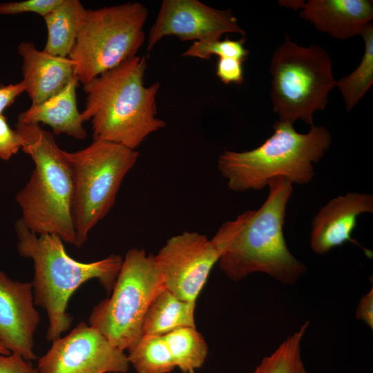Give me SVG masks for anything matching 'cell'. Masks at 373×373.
I'll use <instances>...</instances> for the list:
<instances>
[{"mask_svg": "<svg viewBox=\"0 0 373 373\" xmlns=\"http://www.w3.org/2000/svg\"><path fill=\"white\" fill-rule=\"evenodd\" d=\"M267 186L269 195L258 209L224 222L211 240L220 253V269L231 280L261 272L282 284L292 285L307 271L289 250L283 233L292 183L278 176Z\"/></svg>", "mask_w": 373, "mask_h": 373, "instance_id": "cell-1", "label": "cell"}, {"mask_svg": "<svg viewBox=\"0 0 373 373\" xmlns=\"http://www.w3.org/2000/svg\"><path fill=\"white\" fill-rule=\"evenodd\" d=\"M144 56H135L83 85L86 95L81 112L90 121L93 140L136 150L151 133L166 126L157 117L160 82L144 84Z\"/></svg>", "mask_w": 373, "mask_h": 373, "instance_id": "cell-2", "label": "cell"}, {"mask_svg": "<svg viewBox=\"0 0 373 373\" xmlns=\"http://www.w3.org/2000/svg\"><path fill=\"white\" fill-rule=\"evenodd\" d=\"M15 228L19 254L33 261L34 303L46 312L49 326L46 338L52 341L70 327L73 318L66 309L73 294L83 283L97 279L111 294L123 258L111 254L97 261L79 262L68 255L59 236L37 234L21 218L15 222Z\"/></svg>", "mask_w": 373, "mask_h": 373, "instance_id": "cell-3", "label": "cell"}, {"mask_svg": "<svg viewBox=\"0 0 373 373\" xmlns=\"http://www.w3.org/2000/svg\"><path fill=\"white\" fill-rule=\"evenodd\" d=\"M23 138V152L35 168L15 198L21 209L20 218L37 234H53L64 242L75 245L73 216V176L64 151L54 135L38 124L17 122Z\"/></svg>", "mask_w": 373, "mask_h": 373, "instance_id": "cell-4", "label": "cell"}, {"mask_svg": "<svg viewBox=\"0 0 373 373\" xmlns=\"http://www.w3.org/2000/svg\"><path fill=\"white\" fill-rule=\"evenodd\" d=\"M274 133L260 146L247 151L225 150L220 154L218 167L229 189L244 192L259 191L274 178H286L292 184L309 183L318 162L332 143L323 126L298 133L294 124L278 120Z\"/></svg>", "mask_w": 373, "mask_h": 373, "instance_id": "cell-5", "label": "cell"}, {"mask_svg": "<svg viewBox=\"0 0 373 373\" xmlns=\"http://www.w3.org/2000/svg\"><path fill=\"white\" fill-rule=\"evenodd\" d=\"M332 60L321 46H302L287 35L271 57L270 97L278 120L300 119L310 127L314 114L324 110L336 86Z\"/></svg>", "mask_w": 373, "mask_h": 373, "instance_id": "cell-6", "label": "cell"}, {"mask_svg": "<svg viewBox=\"0 0 373 373\" xmlns=\"http://www.w3.org/2000/svg\"><path fill=\"white\" fill-rule=\"evenodd\" d=\"M148 16V8L137 1L86 8L68 56L78 82L84 85L137 56Z\"/></svg>", "mask_w": 373, "mask_h": 373, "instance_id": "cell-7", "label": "cell"}, {"mask_svg": "<svg viewBox=\"0 0 373 373\" xmlns=\"http://www.w3.org/2000/svg\"><path fill=\"white\" fill-rule=\"evenodd\" d=\"M64 154L73 176L75 245L81 247L114 205L122 182L140 153L116 143L93 140L86 148L64 151Z\"/></svg>", "mask_w": 373, "mask_h": 373, "instance_id": "cell-8", "label": "cell"}, {"mask_svg": "<svg viewBox=\"0 0 373 373\" xmlns=\"http://www.w3.org/2000/svg\"><path fill=\"white\" fill-rule=\"evenodd\" d=\"M164 288L155 256L132 248L123 259L111 296L93 308L89 325L124 351L142 336L147 309Z\"/></svg>", "mask_w": 373, "mask_h": 373, "instance_id": "cell-9", "label": "cell"}, {"mask_svg": "<svg viewBox=\"0 0 373 373\" xmlns=\"http://www.w3.org/2000/svg\"><path fill=\"white\" fill-rule=\"evenodd\" d=\"M52 342L39 358V373H126L128 370L124 351L84 322Z\"/></svg>", "mask_w": 373, "mask_h": 373, "instance_id": "cell-10", "label": "cell"}, {"mask_svg": "<svg viewBox=\"0 0 373 373\" xmlns=\"http://www.w3.org/2000/svg\"><path fill=\"white\" fill-rule=\"evenodd\" d=\"M219 258L211 239L186 231L171 237L155 256L165 289L191 303H196Z\"/></svg>", "mask_w": 373, "mask_h": 373, "instance_id": "cell-11", "label": "cell"}, {"mask_svg": "<svg viewBox=\"0 0 373 373\" xmlns=\"http://www.w3.org/2000/svg\"><path fill=\"white\" fill-rule=\"evenodd\" d=\"M227 33L245 35L231 10L216 9L198 0H163L149 33L146 51L167 36L211 42Z\"/></svg>", "mask_w": 373, "mask_h": 373, "instance_id": "cell-12", "label": "cell"}, {"mask_svg": "<svg viewBox=\"0 0 373 373\" xmlns=\"http://www.w3.org/2000/svg\"><path fill=\"white\" fill-rule=\"evenodd\" d=\"M39 321L32 283L14 280L0 271V343L10 353L35 360L34 334Z\"/></svg>", "mask_w": 373, "mask_h": 373, "instance_id": "cell-13", "label": "cell"}, {"mask_svg": "<svg viewBox=\"0 0 373 373\" xmlns=\"http://www.w3.org/2000/svg\"><path fill=\"white\" fill-rule=\"evenodd\" d=\"M373 213V196L369 193L349 192L332 199L314 216L312 223L310 247L319 255L328 253L347 242L361 247L352 238L358 217ZM369 254L370 252L361 247Z\"/></svg>", "mask_w": 373, "mask_h": 373, "instance_id": "cell-14", "label": "cell"}, {"mask_svg": "<svg viewBox=\"0 0 373 373\" xmlns=\"http://www.w3.org/2000/svg\"><path fill=\"white\" fill-rule=\"evenodd\" d=\"M17 51L22 58L21 83L31 104L41 103L56 95L75 75L69 57L40 50L31 41L21 42Z\"/></svg>", "mask_w": 373, "mask_h": 373, "instance_id": "cell-15", "label": "cell"}, {"mask_svg": "<svg viewBox=\"0 0 373 373\" xmlns=\"http://www.w3.org/2000/svg\"><path fill=\"white\" fill-rule=\"evenodd\" d=\"M318 30L339 39L360 35L373 18L370 0H309L300 12Z\"/></svg>", "mask_w": 373, "mask_h": 373, "instance_id": "cell-16", "label": "cell"}, {"mask_svg": "<svg viewBox=\"0 0 373 373\" xmlns=\"http://www.w3.org/2000/svg\"><path fill=\"white\" fill-rule=\"evenodd\" d=\"M79 84L74 75L58 93L47 100L30 106L18 115L17 122L23 124H44L53 134H66L77 140L86 137L82 113L77 101Z\"/></svg>", "mask_w": 373, "mask_h": 373, "instance_id": "cell-17", "label": "cell"}, {"mask_svg": "<svg viewBox=\"0 0 373 373\" xmlns=\"http://www.w3.org/2000/svg\"><path fill=\"white\" fill-rule=\"evenodd\" d=\"M196 303L184 301L164 289L150 303L145 314L142 335L164 336L182 327H195Z\"/></svg>", "mask_w": 373, "mask_h": 373, "instance_id": "cell-18", "label": "cell"}, {"mask_svg": "<svg viewBox=\"0 0 373 373\" xmlns=\"http://www.w3.org/2000/svg\"><path fill=\"white\" fill-rule=\"evenodd\" d=\"M86 10L79 0H63L44 17L47 28L44 50L53 55L68 57L76 43Z\"/></svg>", "mask_w": 373, "mask_h": 373, "instance_id": "cell-19", "label": "cell"}, {"mask_svg": "<svg viewBox=\"0 0 373 373\" xmlns=\"http://www.w3.org/2000/svg\"><path fill=\"white\" fill-rule=\"evenodd\" d=\"M175 367L183 373H195L204 363L208 345L195 327H182L163 336Z\"/></svg>", "mask_w": 373, "mask_h": 373, "instance_id": "cell-20", "label": "cell"}, {"mask_svg": "<svg viewBox=\"0 0 373 373\" xmlns=\"http://www.w3.org/2000/svg\"><path fill=\"white\" fill-rule=\"evenodd\" d=\"M365 50L359 65L351 73L336 81L347 111H350L369 90L373 83V25L367 24L360 35Z\"/></svg>", "mask_w": 373, "mask_h": 373, "instance_id": "cell-21", "label": "cell"}, {"mask_svg": "<svg viewBox=\"0 0 373 373\" xmlns=\"http://www.w3.org/2000/svg\"><path fill=\"white\" fill-rule=\"evenodd\" d=\"M127 350L137 373H170L175 367L163 336L142 334Z\"/></svg>", "mask_w": 373, "mask_h": 373, "instance_id": "cell-22", "label": "cell"}, {"mask_svg": "<svg viewBox=\"0 0 373 373\" xmlns=\"http://www.w3.org/2000/svg\"><path fill=\"white\" fill-rule=\"evenodd\" d=\"M309 326V321L304 323L264 357L252 373H307L302 359L301 343Z\"/></svg>", "mask_w": 373, "mask_h": 373, "instance_id": "cell-23", "label": "cell"}, {"mask_svg": "<svg viewBox=\"0 0 373 373\" xmlns=\"http://www.w3.org/2000/svg\"><path fill=\"white\" fill-rule=\"evenodd\" d=\"M245 37H242L238 40L226 38L211 42L193 41L182 56L210 59L212 55H218L219 57L233 58L244 62L249 55V50L245 47Z\"/></svg>", "mask_w": 373, "mask_h": 373, "instance_id": "cell-24", "label": "cell"}, {"mask_svg": "<svg viewBox=\"0 0 373 373\" xmlns=\"http://www.w3.org/2000/svg\"><path fill=\"white\" fill-rule=\"evenodd\" d=\"M63 0H24L0 3V15H15L23 13H35L45 17Z\"/></svg>", "mask_w": 373, "mask_h": 373, "instance_id": "cell-25", "label": "cell"}, {"mask_svg": "<svg viewBox=\"0 0 373 373\" xmlns=\"http://www.w3.org/2000/svg\"><path fill=\"white\" fill-rule=\"evenodd\" d=\"M23 143L21 135L10 126L3 114L0 115V160L8 161L21 149Z\"/></svg>", "mask_w": 373, "mask_h": 373, "instance_id": "cell-26", "label": "cell"}, {"mask_svg": "<svg viewBox=\"0 0 373 373\" xmlns=\"http://www.w3.org/2000/svg\"><path fill=\"white\" fill-rule=\"evenodd\" d=\"M242 61L228 57H219L216 75L224 84H242L244 82Z\"/></svg>", "mask_w": 373, "mask_h": 373, "instance_id": "cell-27", "label": "cell"}, {"mask_svg": "<svg viewBox=\"0 0 373 373\" xmlns=\"http://www.w3.org/2000/svg\"><path fill=\"white\" fill-rule=\"evenodd\" d=\"M0 373H39L30 361L16 353L0 354Z\"/></svg>", "mask_w": 373, "mask_h": 373, "instance_id": "cell-28", "label": "cell"}, {"mask_svg": "<svg viewBox=\"0 0 373 373\" xmlns=\"http://www.w3.org/2000/svg\"><path fill=\"white\" fill-rule=\"evenodd\" d=\"M25 92L21 82L17 84H0V115L10 107L17 97Z\"/></svg>", "mask_w": 373, "mask_h": 373, "instance_id": "cell-29", "label": "cell"}, {"mask_svg": "<svg viewBox=\"0 0 373 373\" xmlns=\"http://www.w3.org/2000/svg\"><path fill=\"white\" fill-rule=\"evenodd\" d=\"M357 319L373 329V288L361 297L356 309Z\"/></svg>", "mask_w": 373, "mask_h": 373, "instance_id": "cell-30", "label": "cell"}, {"mask_svg": "<svg viewBox=\"0 0 373 373\" xmlns=\"http://www.w3.org/2000/svg\"><path fill=\"white\" fill-rule=\"evenodd\" d=\"M280 2H281V5L293 9H302L305 3L303 1H282Z\"/></svg>", "mask_w": 373, "mask_h": 373, "instance_id": "cell-31", "label": "cell"}, {"mask_svg": "<svg viewBox=\"0 0 373 373\" xmlns=\"http://www.w3.org/2000/svg\"><path fill=\"white\" fill-rule=\"evenodd\" d=\"M10 352L4 347V345L0 343V354H8Z\"/></svg>", "mask_w": 373, "mask_h": 373, "instance_id": "cell-32", "label": "cell"}]
</instances>
